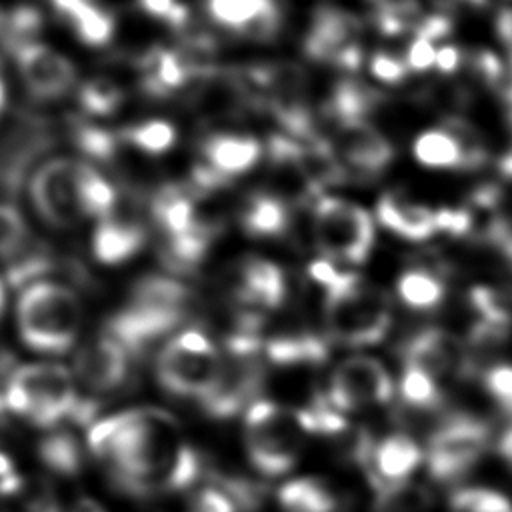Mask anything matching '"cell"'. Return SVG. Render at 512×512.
Listing matches in <instances>:
<instances>
[{
	"label": "cell",
	"mask_w": 512,
	"mask_h": 512,
	"mask_svg": "<svg viewBox=\"0 0 512 512\" xmlns=\"http://www.w3.org/2000/svg\"><path fill=\"white\" fill-rule=\"evenodd\" d=\"M88 448L110 480L132 496L188 488L202 472L200 456L176 418L158 408H134L98 420L88 432Z\"/></svg>",
	"instance_id": "obj_1"
},
{
	"label": "cell",
	"mask_w": 512,
	"mask_h": 512,
	"mask_svg": "<svg viewBox=\"0 0 512 512\" xmlns=\"http://www.w3.org/2000/svg\"><path fill=\"white\" fill-rule=\"evenodd\" d=\"M324 322L330 338L340 344H378L392 324L390 298L358 274L336 272L326 286Z\"/></svg>",
	"instance_id": "obj_2"
},
{
	"label": "cell",
	"mask_w": 512,
	"mask_h": 512,
	"mask_svg": "<svg viewBox=\"0 0 512 512\" xmlns=\"http://www.w3.org/2000/svg\"><path fill=\"white\" fill-rule=\"evenodd\" d=\"M4 410L42 428H54L70 416H88L70 370L50 362L16 366L4 394Z\"/></svg>",
	"instance_id": "obj_3"
},
{
	"label": "cell",
	"mask_w": 512,
	"mask_h": 512,
	"mask_svg": "<svg viewBox=\"0 0 512 512\" xmlns=\"http://www.w3.org/2000/svg\"><path fill=\"white\" fill-rule=\"evenodd\" d=\"M22 342L40 354H64L76 342L82 324L78 296L56 282L28 284L16 308Z\"/></svg>",
	"instance_id": "obj_4"
},
{
	"label": "cell",
	"mask_w": 512,
	"mask_h": 512,
	"mask_svg": "<svg viewBox=\"0 0 512 512\" xmlns=\"http://www.w3.org/2000/svg\"><path fill=\"white\" fill-rule=\"evenodd\" d=\"M304 434L294 408L272 400H256L246 408V452L254 468L266 476H280L296 464Z\"/></svg>",
	"instance_id": "obj_5"
},
{
	"label": "cell",
	"mask_w": 512,
	"mask_h": 512,
	"mask_svg": "<svg viewBox=\"0 0 512 512\" xmlns=\"http://www.w3.org/2000/svg\"><path fill=\"white\" fill-rule=\"evenodd\" d=\"M224 354L198 330L176 334L156 358V378L164 390L202 402L220 378Z\"/></svg>",
	"instance_id": "obj_6"
},
{
	"label": "cell",
	"mask_w": 512,
	"mask_h": 512,
	"mask_svg": "<svg viewBox=\"0 0 512 512\" xmlns=\"http://www.w3.org/2000/svg\"><path fill=\"white\" fill-rule=\"evenodd\" d=\"M490 426L466 412L440 416L428 436V472L440 484H450L466 476L482 458L490 442Z\"/></svg>",
	"instance_id": "obj_7"
},
{
	"label": "cell",
	"mask_w": 512,
	"mask_h": 512,
	"mask_svg": "<svg viewBox=\"0 0 512 512\" xmlns=\"http://www.w3.org/2000/svg\"><path fill=\"white\" fill-rule=\"evenodd\" d=\"M314 242L322 256L344 262H364L374 244L370 214L344 198L324 196L314 206Z\"/></svg>",
	"instance_id": "obj_8"
},
{
	"label": "cell",
	"mask_w": 512,
	"mask_h": 512,
	"mask_svg": "<svg viewBox=\"0 0 512 512\" xmlns=\"http://www.w3.org/2000/svg\"><path fill=\"white\" fill-rule=\"evenodd\" d=\"M82 162L50 158L30 180V200L42 220L54 228H72L84 216L80 202Z\"/></svg>",
	"instance_id": "obj_9"
},
{
	"label": "cell",
	"mask_w": 512,
	"mask_h": 512,
	"mask_svg": "<svg viewBox=\"0 0 512 512\" xmlns=\"http://www.w3.org/2000/svg\"><path fill=\"white\" fill-rule=\"evenodd\" d=\"M394 384L386 368L370 356H350L336 366L328 384V400L340 412L360 410L392 400Z\"/></svg>",
	"instance_id": "obj_10"
},
{
	"label": "cell",
	"mask_w": 512,
	"mask_h": 512,
	"mask_svg": "<svg viewBox=\"0 0 512 512\" xmlns=\"http://www.w3.org/2000/svg\"><path fill=\"white\" fill-rule=\"evenodd\" d=\"M360 22L340 8H320L304 40L306 54L316 62H326L344 70L360 66Z\"/></svg>",
	"instance_id": "obj_11"
},
{
	"label": "cell",
	"mask_w": 512,
	"mask_h": 512,
	"mask_svg": "<svg viewBox=\"0 0 512 512\" xmlns=\"http://www.w3.org/2000/svg\"><path fill=\"white\" fill-rule=\"evenodd\" d=\"M262 380L264 370L258 360V350L226 348L220 378L200 406L212 418H232L246 406V402H256L252 398Z\"/></svg>",
	"instance_id": "obj_12"
},
{
	"label": "cell",
	"mask_w": 512,
	"mask_h": 512,
	"mask_svg": "<svg viewBox=\"0 0 512 512\" xmlns=\"http://www.w3.org/2000/svg\"><path fill=\"white\" fill-rule=\"evenodd\" d=\"M404 366H416L430 376L472 378L478 372V364L472 358L468 344L454 334L440 328H426L414 334L402 346Z\"/></svg>",
	"instance_id": "obj_13"
},
{
	"label": "cell",
	"mask_w": 512,
	"mask_h": 512,
	"mask_svg": "<svg viewBox=\"0 0 512 512\" xmlns=\"http://www.w3.org/2000/svg\"><path fill=\"white\" fill-rule=\"evenodd\" d=\"M268 160L270 192L286 206H302L318 198L322 184L314 176L300 142L282 134L272 136L268 142Z\"/></svg>",
	"instance_id": "obj_14"
},
{
	"label": "cell",
	"mask_w": 512,
	"mask_h": 512,
	"mask_svg": "<svg viewBox=\"0 0 512 512\" xmlns=\"http://www.w3.org/2000/svg\"><path fill=\"white\" fill-rule=\"evenodd\" d=\"M412 152L420 164L430 168H476L484 162L482 140L462 120L422 132L414 140Z\"/></svg>",
	"instance_id": "obj_15"
},
{
	"label": "cell",
	"mask_w": 512,
	"mask_h": 512,
	"mask_svg": "<svg viewBox=\"0 0 512 512\" xmlns=\"http://www.w3.org/2000/svg\"><path fill=\"white\" fill-rule=\"evenodd\" d=\"M14 60L26 90L34 98L56 100L74 86V64L50 46L40 42L22 44L14 50Z\"/></svg>",
	"instance_id": "obj_16"
},
{
	"label": "cell",
	"mask_w": 512,
	"mask_h": 512,
	"mask_svg": "<svg viewBox=\"0 0 512 512\" xmlns=\"http://www.w3.org/2000/svg\"><path fill=\"white\" fill-rule=\"evenodd\" d=\"M346 176L348 172L376 176L394 158L392 144L366 120L338 124L334 142H330Z\"/></svg>",
	"instance_id": "obj_17"
},
{
	"label": "cell",
	"mask_w": 512,
	"mask_h": 512,
	"mask_svg": "<svg viewBox=\"0 0 512 512\" xmlns=\"http://www.w3.org/2000/svg\"><path fill=\"white\" fill-rule=\"evenodd\" d=\"M130 352L112 336L88 342L74 358V378L94 394H112L124 386Z\"/></svg>",
	"instance_id": "obj_18"
},
{
	"label": "cell",
	"mask_w": 512,
	"mask_h": 512,
	"mask_svg": "<svg viewBox=\"0 0 512 512\" xmlns=\"http://www.w3.org/2000/svg\"><path fill=\"white\" fill-rule=\"evenodd\" d=\"M234 296L242 306H250L256 312L278 308L286 298L284 274L270 260L248 258L238 268Z\"/></svg>",
	"instance_id": "obj_19"
},
{
	"label": "cell",
	"mask_w": 512,
	"mask_h": 512,
	"mask_svg": "<svg viewBox=\"0 0 512 512\" xmlns=\"http://www.w3.org/2000/svg\"><path fill=\"white\" fill-rule=\"evenodd\" d=\"M422 460L420 446L406 434H392L374 446L372 458L364 468L372 488L380 492L382 488L404 482Z\"/></svg>",
	"instance_id": "obj_20"
},
{
	"label": "cell",
	"mask_w": 512,
	"mask_h": 512,
	"mask_svg": "<svg viewBox=\"0 0 512 512\" xmlns=\"http://www.w3.org/2000/svg\"><path fill=\"white\" fill-rule=\"evenodd\" d=\"M376 216L382 226L406 240H426L438 232L436 210L410 200L404 194L388 192L376 204Z\"/></svg>",
	"instance_id": "obj_21"
},
{
	"label": "cell",
	"mask_w": 512,
	"mask_h": 512,
	"mask_svg": "<svg viewBox=\"0 0 512 512\" xmlns=\"http://www.w3.org/2000/svg\"><path fill=\"white\" fill-rule=\"evenodd\" d=\"M144 242V224H140L136 218L118 214V206L110 216L98 222L92 234V250L102 264H120L132 258L138 254Z\"/></svg>",
	"instance_id": "obj_22"
},
{
	"label": "cell",
	"mask_w": 512,
	"mask_h": 512,
	"mask_svg": "<svg viewBox=\"0 0 512 512\" xmlns=\"http://www.w3.org/2000/svg\"><path fill=\"white\" fill-rule=\"evenodd\" d=\"M202 152L204 164L230 180L258 162L260 144L244 134H214L204 142Z\"/></svg>",
	"instance_id": "obj_23"
},
{
	"label": "cell",
	"mask_w": 512,
	"mask_h": 512,
	"mask_svg": "<svg viewBox=\"0 0 512 512\" xmlns=\"http://www.w3.org/2000/svg\"><path fill=\"white\" fill-rule=\"evenodd\" d=\"M142 84L152 96H166L192 78L194 66L176 50L156 48L142 60Z\"/></svg>",
	"instance_id": "obj_24"
},
{
	"label": "cell",
	"mask_w": 512,
	"mask_h": 512,
	"mask_svg": "<svg viewBox=\"0 0 512 512\" xmlns=\"http://www.w3.org/2000/svg\"><path fill=\"white\" fill-rule=\"evenodd\" d=\"M152 214L166 238L182 236L204 226L196 214L192 196L178 186H166L156 192Z\"/></svg>",
	"instance_id": "obj_25"
},
{
	"label": "cell",
	"mask_w": 512,
	"mask_h": 512,
	"mask_svg": "<svg viewBox=\"0 0 512 512\" xmlns=\"http://www.w3.org/2000/svg\"><path fill=\"white\" fill-rule=\"evenodd\" d=\"M274 366H318L328 358V344L316 334H290L270 340L264 348Z\"/></svg>",
	"instance_id": "obj_26"
},
{
	"label": "cell",
	"mask_w": 512,
	"mask_h": 512,
	"mask_svg": "<svg viewBox=\"0 0 512 512\" xmlns=\"http://www.w3.org/2000/svg\"><path fill=\"white\" fill-rule=\"evenodd\" d=\"M240 224L256 238L278 236L288 226V206L272 192L252 194L240 210Z\"/></svg>",
	"instance_id": "obj_27"
},
{
	"label": "cell",
	"mask_w": 512,
	"mask_h": 512,
	"mask_svg": "<svg viewBox=\"0 0 512 512\" xmlns=\"http://www.w3.org/2000/svg\"><path fill=\"white\" fill-rule=\"evenodd\" d=\"M278 502L284 512H338L336 496L314 478L286 482L278 490Z\"/></svg>",
	"instance_id": "obj_28"
},
{
	"label": "cell",
	"mask_w": 512,
	"mask_h": 512,
	"mask_svg": "<svg viewBox=\"0 0 512 512\" xmlns=\"http://www.w3.org/2000/svg\"><path fill=\"white\" fill-rule=\"evenodd\" d=\"M0 512H60V502L44 478L22 476L10 492L0 496Z\"/></svg>",
	"instance_id": "obj_29"
},
{
	"label": "cell",
	"mask_w": 512,
	"mask_h": 512,
	"mask_svg": "<svg viewBox=\"0 0 512 512\" xmlns=\"http://www.w3.org/2000/svg\"><path fill=\"white\" fill-rule=\"evenodd\" d=\"M378 100V92H374L370 86L356 80H342L330 94L328 112L338 124L356 122L364 120V114L370 112Z\"/></svg>",
	"instance_id": "obj_30"
},
{
	"label": "cell",
	"mask_w": 512,
	"mask_h": 512,
	"mask_svg": "<svg viewBox=\"0 0 512 512\" xmlns=\"http://www.w3.org/2000/svg\"><path fill=\"white\" fill-rule=\"evenodd\" d=\"M396 290L400 300L414 310H430L436 308L444 298V284L442 280L428 270H408L404 272L398 282Z\"/></svg>",
	"instance_id": "obj_31"
},
{
	"label": "cell",
	"mask_w": 512,
	"mask_h": 512,
	"mask_svg": "<svg viewBox=\"0 0 512 512\" xmlns=\"http://www.w3.org/2000/svg\"><path fill=\"white\" fill-rule=\"evenodd\" d=\"M38 456L52 472L62 476L76 474L82 464L80 442L64 430L48 432L38 444Z\"/></svg>",
	"instance_id": "obj_32"
},
{
	"label": "cell",
	"mask_w": 512,
	"mask_h": 512,
	"mask_svg": "<svg viewBox=\"0 0 512 512\" xmlns=\"http://www.w3.org/2000/svg\"><path fill=\"white\" fill-rule=\"evenodd\" d=\"M80 202L84 216L98 220L110 216L118 206V194L112 184L86 162L80 168Z\"/></svg>",
	"instance_id": "obj_33"
},
{
	"label": "cell",
	"mask_w": 512,
	"mask_h": 512,
	"mask_svg": "<svg viewBox=\"0 0 512 512\" xmlns=\"http://www.w3.org/2000/svg\"><path fill=\"white\" fill-rule=\"evenodd\" d=\"M400 398L404 406L418 412H436L444 404V394L434 376L416 366L404 368L400 380Z\"/></svg>",
	"instance_id": "obj_34"
},
{
	"label": "cell",
	"mask_w": 512,
	"mask_h": 512,
	"mask_svg": "<svg viewBox=\"0 0 512 512\" xmlns=\"http://www.w3.org/2000/svg\"><path fill=\"white\" fill-rule=\"evenodd\" d=\"M68 24L86 46H104L114 34V18L94 0H88Z\"/></svg>",
	"instance_id": "obj_35"
},
{
	"label": "cell",
	"mask_w": 512,
	"mask_h": 512,
	"mask_svg": "<svg viewBox=\"0 0 512 512\" xmlns=\"http://www.w3.org/2000/svg\"><path fill=\"white\" fill-rule=\"evenodd\" d=\"M124 102V90L108 78H90L78 90V104L84 112L106 116Z\"/></svg>",
	"instance_id": "obj_36"
},
{
	"label": "cell",
	"mask_w": 512,
	"mask_h": 512,
	"mask_svg": "<svg viewBox=\"0 0 512 512\" xmlns=\"http://www.w3.org/2000/svg\"><path fill=\"white\" fill-rule=\"evenodd\" d=\"M272 0H206L208 14L214 22L242 32Z\"/></svg>",
	"instance_id": "obj_37"
},
{
	"label": "cell",
	"mask_w": 512,
	"mask_h": 512,
	"mask_svg": "<svg viewBox=\"0 0 512 512\" xmlns=\"http://www.w3.org/2000/svg\"><path fill=\"white\" fill-rule=\"evenodd\" d=\"M50 252L38 242H28L12 260L6 262V278L12 286L26 284L30 280L38 282L36 278L50 270Z\"/></svg>",
	"instance_id": "obj_38"
},
{
	"label": "cell",
	"mask_w": 512,
	"mask_h": 512,
	"mask_svg": "<svg viewBox=\"0 0 512 512\" xmlns=\"http://www.w3.org/2000/svg\"><path fill=\"white\" fill-rule=\"evenodd\" d=\"M122 138L146 154H162L172 148L176 132L174 126L164 120H148L124 130Z\"/></svg>",
	"instance_id": "obj_39"
},
{
	"label": "cell",
	"mask_w": 512,
	"mask_h": 512,
	"mask_svg": "<svg viewBox=\"0 0 512 512\" xmlns=\"http://www.w3.org/2000/svg\"><path fill=\"white\" fill-rule=\"evenodd\" d=\"M30 242L26 222L18 208L0 202V260L6 264Z\"/></svg>",
	"instance_id": "obj_40"
},
{
	"label": "cell",
	"mask_w": 512,
	"mask_h": 512,
	"mask_svg": "<svg viewBox=\"0 0 512 512\" xmlns=\"http://www.w3.org/2000/svg\"><path fill=\"white\" fill-rule=\"evenodd\" d=\"M452 512H512L510 500L488 488H462L450 496Z\"/></svg>",
	"instance_id": "obj_41"
},
{
	"label": "cell",
	"mask_w": 512,
	"mask_h": 512,
	"mask_svg": "<svg viewBox=\"0 0 512 512\" xmlns=\"http://www.w3.org/2000/svg\"><path fill=\"white\" fill-rule=\"evenodd\" d=\"M74 140L78 148L92 160H110L116 154L118 140L112 132L92 126V124H76L74 126Z\"/></svg>",
	"instance_id": "obj_42"
},
{
	"label": "cell",
	"mask_w": 512,
	"mask_h": 512,
	"mask_svg": "<svg viewBox=\"0 0 512 512\" xmlns=\"http://www.w3.org/2000/svg\"><path fill=\"white\" fill-rule=\"evenodd\" d=\"M486 390L498 400L504 414L512 418V366L498 364L484 372Z\"/></svg>",
	"instance_id": "obj_43"
},
{
	"label": "cell",
	"mask_w": 512,
	"mask_h": 512,
	"mask_svg": "<svg viewBox=\"0 0 512 512\" xmlns=\"http://www.w3.org/2000/svg\"><path fill=\"white\" fill-rule=\"evenodd\" d=\"M138 4L148 16L160 18L180 32L190 24L188 8L178 0H138Z\"/></svg>",
	"instance_id": "obj_44"
},
{
	"label": "cell",
	"mask_w": 512,
	"mask_h": 512,
	"mask_svg": "<svg viewBox=\"0 0 512 512\" xmlns=\"http://www.w3.org/2000/svg\"><path fill=\"white\" fill-rule=\"evenodd\" d=\"M186 512H236V504L230 494L210 486L192 498Z\"/></svg>",
	"instance_id": "obj_45"
},
{
	"label": "cell",
	"mask_w": 512,
	"mask_h": 512,
	"mask_svg": "<svg viewBox=\"0 0 512 512\" xmlns=\"http://www.w3.org/2000/svg\"><path fill=\"white\" fill-rule=\"evenodd\" d=\"M370 70L382 82H400L408 72V64L396 54L376 52L370 60Z\"/></svg>",
	"instance_id": "obj_46"
},
{
	"label": "cell",
	"mask_w": 512,
	"mask_h": 512,
	"mask_svg": "<svg viewBox=\"0 0 512 512\" xmlns=\"http://www.w3.org/2000/svg\"><path fill=\"white\" fill-rule=\"evenodd\" d=\"M436 48L432 44V40L428 38H420L416 36L410 46H408V52H406V64L410 70H416V72H424L432 66H436Z\"/></svg>",
	"instance_id": "obj_47"
},
{
	"label": "cell",
	"mask_w": 512,
	"mask_h": 512,
	"mask_svg": "<svg viewBox=\"0 0 512 512\" xmlns=\"http://www.w3.org/2000/svg\"><path fill=\"white\" fill-rule=\"evenodd\" d=\"M462 64V54L456 46H442L436 52V68L442 74H454Z\"/></svg>",
	"instance_id": "obj_48"
},
{
	"label": "cell",
	"mask_w": 512,
	"mask_h": 512,
	"mask_svg": "<svg viewBox=\"0 0 512 512\" xmlns=\"http://www.w3.org/2000/svg\"><path fill=\"white\" fill-rule=\"evenodd\" d=\"M496 30H498V36L506 48V54H508V60L512 66V10H502L498 14Z\"/></svg>",
	"instance_id": "obj_49"
},
{
	"label": "cell",
	"mask_w": 512,
	"mask_h": 512,
	"mask_svg": "<svg viewBox=\"0 0 512 512\" xmlns=\"http://www.w3.org/2000/svg\"><path fill=\"white\" fill-rule=\"evenodd\" d=\"M86 2H88V0H52L56 12H58L60 16H64L66 20H70Z\"/></svg>",
	"instance_id": "obj_50"
},
{
	"label": "cell",
	"mask_w": 512,
	"mask_h": 512,
	"mask_svg": "<svg viewBox=\"0 0 512 512\" xmlns=\"http://www.w3.org/2000/svg\"><path fill=\"white\" fill-rule=\"evenodd\" d=\"M498 452L512 466V428H508L498 440Z\"/></svg>",
	"instance_id": "obj_51"
},
{
	"label": "cell",
	"mask_w": 512,
	"mask_h": 512,
	"mask_svg": "<svg viewBox=\"0 0 512 512\" xmlns=\"http://www.w3.org/2000/svg\"><path fill=\"white\" fill-rule=\"evenodd\" d=\"M500 170H502V174H504L506 178H510V180H512V152H508V154L502 158V162H500Z\"/></svg>",
	"instance_id": "obj_52"
},
{
	"label": "cell",
	"mask_w": 512,
	"mask_h": 512,
	"mask_svg": "<svg viewBox=\"0 0 512 512\" xmlns=\"http://www.w3.org/2000/svg\"><path fill=\"white\" fill-rule=\"evenodd\" d=\"M76 512H104V510H100L96 504H92V502H82L78 508H76Z\"/></svg>",
	"instance_id": "obj_53"
},
{
	"label": "cell",
	"mask_w": 512,
	"mask_h": 512,
	"mask_svg": "<svg viewBox=\"0 0 512 512\" xmlns=\"http://www.w3.org/2000/svg\"><path fill=\"white\" fill-rule=\"evenodd\" d=\"M4 102H6V86H4V80L0 76V112L4 108Z\"/></svg>",
	"instance_id": "obj_54"
},
{
	"label": "cell",
	"mask_w": 512,
	"mask_h": 512,
	"mask_svg": "<svg viewBox=\"0 0 512 512\" xmlns=\"http://www.w3.org/2000/svg\"><path fill=\"white\" fill-rule=\"evenodd\" d=\"M456 2H464V4H470V6H484L486 0H456Z\"/></svg>",
	"instance_id": "obj_55"
},
{
	"label": "cell",
	"mask_w": 512,
	"mask_h": 512,
	"mask_svg": "<svg viewBox=\"0 0 512 512\" xmlns=\"http://www.w3.org/2000/svg\"><path fill=\"white\" fill-rule=\"evenodd\" d=\"M4 300H6V296H4V286H2V282H0V316H2V310H4Z\"/></svg>",
	"instance_id": "obj_56"
}]
</instances>
